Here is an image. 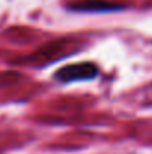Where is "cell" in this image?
Returning a JSON list of instances; mask_svg holds the SVG:
<instances>
[{
  "label": "cell",
  "instance_id": "6da1fadb",
  "mask_svg": "<svg viewBox=\"0 0 152 154\" xmlns=\"http://www.w3.org/2000/svg\"><path fill=\"white\" fill-rule=\"evenodd\" d=\"M99 75H100L99 64L93 61H79V63H70L60 67L54 73V78L63 84H69L76 81H91L96 79Z\"/></svg>",
  "mask_w": 152,
  "mask_h": 154
},
{
  "label": "cell",
  "instance_id": "7a4b0ae2",
  "mask_svg": "<svg viewBox=\"0 0 152 154\" xmlns=\"http://www.w3.org/2000/svg\"><path fill=\"white\" fill-rule=\"evenodd\" d=\"M66 8L73 12H87V14H104V12H116L125 9L124 5L110 0H78L69 3Z\"/></svg>",
  "mask_w": 152,
  "mask_h": 154
}]
</instances>
